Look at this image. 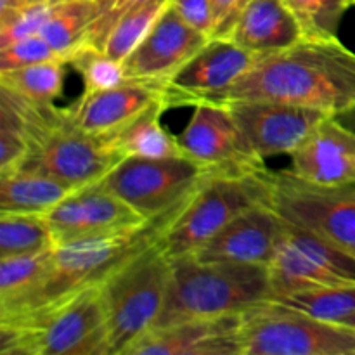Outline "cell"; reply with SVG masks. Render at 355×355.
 Segmentation results:
<instances>
[{
	"label": "cell",
	"instance_id": "1",
	"mask_svg": "<svg viewBox=\"0 0 355 355\" xmlns=\"http://www.w3.org/2000/svg\"><path fill=\"white\" fill-rule=\"evenodd\" d=\"M277 101L335 116L355 113V52L333 40H307L255 64L214 103Z\"/></svg>",
	"mask_w": 355,
	"mask_h": 355
},
{
	"label": "cell",
	"instance_id": "2",
	"mask_svg": "<svg viewBox=\"0 0 355 355\" xmlns=\"http://www.w3.org/2000/svg\"><path fill=\"white\" fill-rule=\"evenodd\" d=\"M186 203L127 231L55 246L51 266L40 281L14 300L0 304V318L38 311L90 286H99L125 260L158 241Z\"/></svg>",
	"mask_w": 355,
	"mask_h": 355
},
{
	"label": "cell",
	"instance_id": "3",
	"mask_svg": "<svg viewBox=\"0 0 355 355\" xmlns=\"http://www.w3.org/2000/svg\"><path fill=\"white\" fill-rule=\"evenodd\" d=\"M272 297L269 266L200 262L194 257L172 260L162 314L153 328L191 319L245 314Z\"/></svg>",
	"mask_w": 355,
	"mask_h": 355
},
{
	"label": "cell",
	"instance_id": "4",
	"mask_svg": "<svg viewBox=\"0 0 355 355\" xmlns=\"http://www.w3.org/2000/svg\"><path fill=\"white\" fill-rule=\"evenodd\" d=\"M0 352L23 355H111L99 286L12 318H0Z\"/></svg>",
	"mask_w": 355,
	"mask_h": 355
},
{
	"label": "cell",
	"instance_id": "5",
	"mask_svg": "<svg viewBox=\"0 0 355 355\" xmlns=\"http://www.w3.org/2000/svg\"><path fill=\"white\" fill-rule=\"evenodd\" d=\"M30 120V148L14 168L45 173L78 189L99 182L125 158L110 137L82 130L68 107L37 103Z\"/></svg>",
	"mask_w": 355,
	"mask_h": 355
},
{
	"label": "cell",
	"instance_id": "6",
	"mask_svg": "<svg viewBox=\"0 0 355 355\" xmlns=\"http://www.w3.org/2000/svg\"><path fill=\"white\" fill-rule=\"evenodd\" d=\"M170 274L172 260L155 241L125 260L101 283L111 355H123L156 324Z\"/></svg>",
	"mask_w": 355,
	"mask_h": 355
},
{
	"label": "cell",
	"instance_id": "7",
	"mask_svg": "<svg viewBox=\"0 0 355 355\" xmlns=\"http://www.w3.org/2000/svg\"><path fill=\"white\" fill-rule=\"evenodd\" d=\"M269 168L257 173H211L166 227L158 245L170 260L193 255L229 222L255 205H269Z\"/></svg>",
	"mask_w": 355,
	"mask_h": 355
},
{
	"label": "cell",
	"instance_id": "8",
	"mask_svg": "<svg viewBox=\"0 0 355 355\" xmlns=\"http://www.w3.org/2000/svg\"><path fill=\"white\" fill-rule=\"evenodd\" d=\"M241 355H355V329L267 300L243 314Z\"/></svg>",
	"mask_w": 355,
	"mask_h": 355
},
{
	"label": "cell",
	"instance_id": "9",
	"mask_svg": "<svg viewBox=\"0 0 355 355\" xmlns=\"http://www.w3.org/2000/svg\"><path fill=\"white\" fill-rule=\"evenodd\" d=\"M211 173L189 156H127L99 182L144 218H155L189 201Z\"/></svg>",
	"mask_w": 355,
	"mask_h": 355
},
{
	"label": "cell",
	"instance_id": "10",
	"mask_svg": "<svg viewBox=\"0 0 355 355\" xmlns=\"http://www.w3.org/2000/svg\"><path fill=\"white\" fill-rule=\"evenodd\" d=\"M269 207L288 224L355 253V187L307 182L290 170H269Z\"/></svg>",
	"mask_w": 355,
	"mask_h": 355
},
{
	"label": "cell",
	"instance_id": "11",
	"mask_svg": "<svg viewBox=\"0 0 355 355\" xmlns=\"http://www.w3.org/2000/svg\"><path fill=\"white\" fill-rule=\"evenodd\" d=\"M274 295L322 286H355V253L286 222L269 266Z\"/></svg>",
	"mask_w": 355,
	"mask_h": 355
},
{
	"label": "cell",
	"instance_id": "12",
	"mask_svg": "<svg viewBox=\"0 0 355 355\" xmlns=\"http://www.w3.org/2000/svg\"><path fill=\"white\" fill-rule=\"evenodd\" d=\"M184 155L215 173H257L267 168L248 144L225 104L201 101L194 104L189 123L179 135Z\"/></svg>",
	"mask_w": 355,
	"mask_h": 355
},
{
	"label": "cell",
	"instance_id": "13",
	"mask_svg": "<svg viewBox=\"0 0 355 355\" xmlns=\"http://www.w3.org/2000/svg\"><path fill=\"white\" fill-rule=\"evenodd\" d=\"M257 55L232 38H210L175 75L163 83L168 107L194 106L224 96L250 68Z\"/></svg>",
	"mask_w": 355,
	"mask_h": 355
},
{
	"label": "cell",
	"instance_id": "14",
	"mask_svg": "<svg viewBox=\"0 0 355 355\" xmlns=\"http://www.w3.org/2000/svg\"><path fill=\"white\" fill-rule=\"evenodd\" d=\"M222 104L229 107L248 144L262 159L291 156L321 120L329 116L321 110L277 101H232Z\"/></svg>",
	"mask_w": 355,
	"mask_h": 355
},
{
	"label": "cell",
	"instance_id": "15",
	"mask_svg": "<svg viewBox=\"0 0 355 355\" xmlns=\"http://www.w3.org/2000/svg\"><path fill=\"white\" fill-rule=\"evenodd\" d=\"M45 218L52 229L55 246L127 231L149 220L101 182L73 189L45 214Z\"/></svg>",
	"mask_w": 355,
	"mask_h": 355
},
{
	"label": "cell",
	"instance_id": "16",
	"mask_svg": "<svg viewBox=\"0 0 355 355\" xmlns=\"http://www.w3.org/2000/svg\"><path fill=\"white\" fill-rule=\"evenodd\" d=\"M208 40L168 6L123 61L125 78L163 85Z\"/></svg>",
	"mask_w": 355,
	"mask_h": 355
},
{
	"label": "cell",
	"instance_id": "17",
	"mask_svg": "<svg viewBox=\"0 0 355 355\" xmlns=\"http://www.w3.org/2000/svg\"><path fill=\"white\" fill-rule=\"evenodd\" d=\"M284 231L286 220L267 203H260L229 222L191 257L200 262L270 266Z\"/></svg>",
	"mask_w": 355,
	"mask_h": 355
},
{
	"label": "cell",
	"instance_id": "18",
	"mask_svg": "<svg viewBox=\"0 0 355 355\" xmlns=\"http://www.w3.org/2000/svg\"><path fill=\"white\" fill-rule=\"evenodd\" d=\"M243 314L151 328L123 355H241Z\"/></svg>",
	"mask_w": 355,
	"mask_h": 355
},
{
	"label": "cell",
	"instance_id": "19",
	"mask_svg": "<svg viewBox=\"0 0 355 355\" xmlns=\"http://www.w3.org/2000/svg\"><path fill=\"white\" fill-rule=\"evenodd\" d=\"M290 158V172L307 182L355 187V128L329 114Z\"/></svg>",
	"mask_w": 355,
	"mask_h": 355
},
{
	"label": "cell",
	"instance_id": "20",
	"mask_svg": "<svg viewBox=\"0 0 355 355\" xmlns=\"http://www.w3.org/2000/svg\"><path fill=\"white\" fill-rule=\"evenodd\" d=\"M155 106H166L163 85L125 80L113 89L80 96L68 107L71 120L87 134L111 137Z\"/></svg>",
	"mask_w": 355,
	"mask_h": 355
},
{
	"label": "cell",
	"instance_id": "21",
	"mask_svg": "<svg viewBox=\"0 0 355 355\" xmlns=\"http://www.w3.org/2000/svg\"><path fill=\"white\" fill-rule=\"evenodd\" d=\"M229 38L257 58L277 54L305 38L286 0H248Z\"/></svg>",
	"mask_w": 355,
	"mask_h": 355
},
{
	"label": "cell",
	"instance_id": "22",
	"mask_svg": "<svg viewBox=\"0 0 355 355\" xmlns=\"http://www.w3.org/2000/svg\"><path fill=\"white\" fill-rule=\"evenodd\" d=\"M73 191L61 180L31 170L0 172V211L45 215Z\"/></svg>",
	"mask_w": 355,
	"mask_h": 355
},
{
	"label": "cell",
	"instance_id": "23",
	"mask_svg": "<svg viewBox=\"0 0 355 355\" xmlns=\"http://www.w3.org/2000/svg\"><path fill=\"white\" fill-rule=\"evenodd\" d=\"M99 10V0H52V9L40 35L58 58L69 55L85 44V37Z\"/></svg>",
	"mask_w": 355,
	"mask_h": 355
},
{
	"label": "cell",
	"instance_id": "24",
	"mask_svg": "<svg viewBox=\"0 0 355 355\" xmlns=\"http://www.w3.org/2000/svg\"><path fill=\"white\" fill-rule=\"evenodd\" d=\"M168 110L166 106H155L132 123L121 128L118 134L111 135V141L116 144L121 155L142 156V158H172V156H186L179 142V135L162 123V114Z\"/></svg>",
	"mask_w": 355,
	"mask_h": 355
},
{
	"label": "cell",
	"instance_id": "25",
	"mask_svg": "<svg viewBox=\"0 0 355 355\" xmlns=\"http://www.w3.org/2000/svg\"><path fill=\"white\" fill-rule=\"evenodd\" d=\"M66 59H51L23 68L0 71V87L16 92L17 96L40 104H54L64 90Z\"/></svg>",
	"mask_w": 355,
	"mask_h": 355
},
{
	"label": "cell",
	"instance_id": "26",
	"mask_svg": "<svg viewBox=\"0 0 355 355\" xmlns=\"http://www.w3.org/2000/svg\"><path fill=\"white\" fill-rule=\"evenodd\" d=\"M269 302L311 318L329 322H343L355 314V286H322L274 295Z\"/></svg>",
	"mask_w": 355,
	"mask_h": 355
},
{
	"label": "cell",
	"instance_id": "27",
	"mask_svg": "<svg viewBox=\"0 0 355 355\" xmlns=\"http://www.w3.org/2000/svg\"><path fill=\"white\" fill-rule=\"evenodd\" d=\"M55 246L45 215L0 211V259Z\"/></svg>",
	"mask_w": 355,
	"mask_h": 355
},
{
	"label": "cell",
	"instance_id": "28",
	"mask_svg": "<svg viewBox=\"0 0 355 355\" xmlns=\"http://www.w3.org/2000/svg\"><path fill=\"white\" fill-rule=\"evenodd\" d=\"M170 6V0H153V2L139 6L125 14L104 42L103 51L116 61L123 62L130 52L141 44L142 38L149 33L153 24L158 21L163 10Z\"/></svg>",
	"mask_w": 355,
	"mask_h": 355
},
{
	"label": "cell",
	"instance_id": "29",
	"mask_svg": "<svg viewBox=\"0 0 355 355\" xmlns=\"http://www.w3.org/2000/svg\"><path fill=\"white\" fill-rule=\"evenodd\" d=\"M55 246L35 253L0 259V304L14 300L40 281L54 257Z\"/></svg>",
	"mask_w": 355,
	"mask_h": 355
},
{
	"label": "cell",
	"instance_id": "30",
	"mask_svg": "<svg viewBox=\"0 0 355 355\" xmlns=\"http://www.w3.org/2000/svg\"><path fill=\"white\" fill-rule=\"evenodd\" d=\"M69 64L80 73L83 80L82 96L101 92V90L113 89L125 80L123 62L116 61L107 55L103 49L83 44L76 49L68 59Z\"/></svg>",
	"mask_w": 355,
	"mask_h": 355
},
{
	"label": "cell",
	"instance_id": "31",
	"mask_svg": "<svg viewBox=\"0 0 355 355\" xmlns=\"http://www.w3.org/2000/svg\"><path fill=\"white\" fill-rule=\"evenodd\" d=\"M307 40L338 38L340 23L352 6L350 0H286Z\"/></svg>",
	"mask_w": 355,
	"mask_h": 355
},
{
	"label": "cell",
	"instance_id": "32",
	"mask_svg": "<svg viewBox=\"0 0 355 355\" xmlns=\"http://www.w3.org/2000/svg\"><path fill=\"white\" fill-rule=\"evenodd\" d=\"M51 9L52 0H40L0 16V49L40 33Z\"/></svg>",
	"mask_w": 355,
	"mask_h": 355
},
{
	"label": "cell",
	"instance_id": "33",
	"mask_svg": "<svg viewBox=\"0 0 355 355\" xmlns=\"http://www.w3.org/2000/svg\"><path fill=\"white\" fill-rule=\"evenodd\" d=\"M51 59H58V54L38 33L0 49V71L23 68V66L51 61Z\"/></svg>",
	"mask_w": 355,
	"mask_h": 355
},
{
	"label": "cell",
	"instance_id": "34",
	"mask_svg": "<svg viewBox=\"0 0 355 355\" xmlns=\"http://www.w3.org/2000/svg\"><path fill=\"white\" fill-rule=\"evenodd\" d=\"M148 2H153V0H99V10L94 17L92 24H90L85 44L103 49L104 42L114 28V24L132 9L144 6Z\"/></svg>",
	"mask_w": 355,
	"mask_h": 355
},
{
	"label": "cell",
	"instance_id": "35",
	"mask_svg": "<svg viewBox=\"0 0 355 355\" xmlns=\"http://www.w3.org/2000/svg\"><path fill=\"white\" fill-rule=\"evenodd\" d=\"M170 7L198 31L214 37L215 9L211 0H170Z\"/></svg>",
	"mask_w": 355,
	"mask_h": 355
},
{
	"label": "cell",
	"instance_id": "36",
	"mask_svg": "<svg viewBox=\"0 0 355 355\" xmlns=\"http://www.w3.org/2000/svg\"><path fill=\"white\" fill-rule=\"evenodd\" d=\"M215 9V31L211 38H229L239 12L248 0H211Z\"/></svg>",
	"mask_w": 355,
	"mask_h": 355
},
{
	"label": "cell",
	"instance_id": "37",
	"mask_svg": "<svg viewBox=\"0 0 355 355\" xmlns=\"http://www.w3.org/2000/svg\"><path fill=\"white\" fill-rule=\"evenodd\" d=\"M40 2V0H0V16L10 12V10H16L23 6H30V3Z\"/></svg>",
	"mask_w": 355,
	"mask_h": 355
},
{
	"label": "cell",
	"instance_id": "38",
	"mask_svg": "<svg viewBox=\"0 0 355 355\" xmlns=\"http://www.w3.org/2000/svg\"><path fill=\"white\" fill-rule=\"evenodd\" d=\"M342 324H347V326H350V328H354V329H355V314L352 315V318L345 319V321H343Z\"/></svg>",
	"mask_w": 355,
	"mask_h": 355
},
{
	"label": "cell",
	"instance_id": "39",
	"mask_svg": "<svg viewBox=\"0 0 355 355\" xmlns=\"http://www.w3.org/2000/svg\"><path fill=\"white\" fill-rule=\"evenodd\" d=\"M350 3H352V6H355V0H350Z\"/></svg>",
	"mask_w": 355,
	"mask_h": 355
}]
</instances>
